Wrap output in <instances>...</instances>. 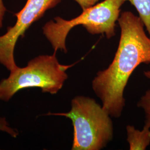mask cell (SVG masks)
I'll return each instance as SVG.
<instances>
[{
    "label": "cell",
    "mask_w": 150,
    "mask_h": 150,
    "mask_svg": "<svg viewBox=\"0 0 150 150\" xmlns=\"http://www.w3.org/2000/svg\"><path fill=\"white\" fill-rule=\"evenodd\" d=\"M117 22L121 29L117 50L111 64L97 72L92 81L102 107L114 118L121 117L125 106L124 91L131 75L139 64H150V38L140 17L126 11Z\"/></svg>",
    "instance_id": "6da1fadb"
},
{
    "label": "cell",
    "mask_w": 150,
    "mask_h": 150,
    "mask_svg": "<svg viewBox=\"0 0 150 150\" xmlns=\"http://www.w3.org/2000/svg\"><path fill=\"white\" fill-rule=\"evenodd\" d=\"M68 112L48 113L47 115L69 118L74 127L72 150H101L113 137L111 116L90 97L77 96L71 100Z\"/></svg>",
    "instance_id": "7a4b0ae2"
},
{
    "label": "cell",
    "mask_w": 150,
    "mask_h": 150,
    "mask_svg": "<svg viewBox=\"0 0 150 150\" xmlns=\"http://www.w3.org/2000/svg\"><path fill=\"white\" fill-rule=\"evenodd\" d=\"M126 0H105L83 10L79 16L70 20L60 17L47 22L42 27L45 38L51 45L54 52H67L66 41L70 31L81 25L91 35H102L110 39L115 35L116 22L121 7Z\"/></svg>",
    "instance_id": "3957f363"
},
{
    "label": "cell",
    "mask_w": 150,
    "mask_h": 150,
    "mask_svg": "<svg viewBox=\"0 0 150 150\" xmlns=\"http://www.w3.org/2000/svg\"><path fill=\"white\" fill-rule=\"evenodd\" d=\"M56 54L38 56L26 67L10 71L0 82V100L8 101L17 92L32 87L40 88L43 93H57L68 79L67 70L75 64H61Z\"/></svg>",
    "instance_id": "277c9868"
},
{
    "label": "cell",
    "mask_w": 150,
    "mask_h": 150,
    "mask_svg": "<svg viewBox=\"0 0 150 150\" xmlns=\"http://www.w3.org/2000/svg\"><path fill=\"white\" fill-rule=\"evenodd\" d=\"M61 0H27L25 5L15 15L17 20L13 26L0 36V64L11 71L18 67L14 51L19 38L23 37L32 24L40 19L46 11L58 5Z\"/></svg>",
    "instance_id": "5b68a950"
},
{
    "label": "cell",
    "mask_w": 150,
    "mask_h": 150,
    "mask_svg": "<svg viewBox=\"0 0 150 150\" xmlns=\"http://www.w3.org/2000/svg\"><path fill=\"white\" fill-rule=\"evenodd\" d=\"M127 141L130 150H145L150 144V128L144 125L142 130L132 125L126 126Z\"/></svg>",
    "instance_id": "8992f818"
},
{
    "label": "cell",
    "mask_w": 150,
    "mask_h": 150,
    "mask_svg": "<svg viewBox=\"0 0 150 150\" xmlns=\"http://www.w3.org/2000/svg\"><path fill=\"white\" fill-rule=\"evenodd\" d=\"M136 8L150 38V0H126Z\"/></svg>",
    "instance_id": "52a82bcc"
},
{
    "label": "cell",
    "mask_w": 150,
    "mask_h": 150,
    "mask_svg": "<svg viewBox=\"0 0 150 150\" xmlns=\"http://www.w3.org/2000/svg\"><path fill=\"white\" fill-rule=\"evenodd\" d=\"M137 105L145 113V126L150 128V90L145 92L144 95L140 98Z\"/></svg>",
    "instance_id": "ba28073f"
},
{
    "label": "cell",
    "mask_w": 150,
    "mask_h": 150,
    "mask_svg": "<svg viewBox=\"0 0 150 150\" xmlns=\"http://www.w3.org/2000/svg\"><path fill=\"white\" fill-rule=\"evenodd\" d=\"M0 131L7 133L13 137H16L18 135L16 129L10 127L5 118H0Z\"/></svg>",
    "instance_id": "9c48e42d"
},
{
    "label": "cell",
    "mask_w": 150,
    "mask_h": 150,
    "mask_svg": "<svg viewBox=\"0 0 150 150\" xmlns=\"http://www.w3.org/2000/svg\"><path fill=\"white\" fill-rule=\"evenodd\" d=\"M80 6L82 10H84L89 7H91L95 4L99 0H74Z\"/></svg>",
    "instance_id": "30bf717a"
},
{
    "label": "cell",
    "mask_w": 150,
    "mask_h": 150,
    "mask_svg": "<svg viewBox=\"0 0 150 150\" xmlns=\"http://www.w3.org/2000/svg\"><path fill=\"white\" fill-rule=\"evenodd\" d=\"M6 11L7 9L6 8L3 0H0V29L3 26V21Z\"/></svg>",
    "instance_id": "8fae6325"
},
{
    "label": "cell",
    "mask_w": 150,
    "mask_h": 150,
    "mask_svg": "<svg viewBox=\"0 0 150 150\" xmlns=\"http://www.w3.org/2000/svg\"><path fill=\"white\" fill-rule=\"evenodd\" d=\"M144 74L145 77L150 80V70L149 71H146L144 72Z\"/></svg>",
    "instance_id": "7c38bea8"
}]
</instances>
